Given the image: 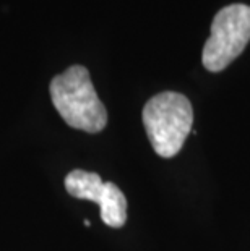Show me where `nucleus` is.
Here are the masks:
<instances>
[{
    "label": "nucleus",
    "mask_w": 250,
    "mask_h": 251,
    "mask_svg": "<svg viewBox=\"0 0 250 251\" xmlns=\"http://www.w3.org/2000/svg\"><path fill=\"white\" fill-rule=\"evenodd\" d=\"M51 99L65 124L77 130L99 133L108 125V112L82 65H73L52 78Z\"/></svg>",
    "instance_id": "obj_1"
},
{
    "label": "nucleus",
    "mask_w": 250,
    "mask_h": 251,
    "mask_svg": "<svg viewBox=\"0 0 250 251\" xmlns=\"http://www.w3.org/2000/svg\"><path fill=\"white\" fill-rule=\"evenodd\" d=\"M250 41V7L232 3L221 8L211 23V34L205 42L201 62L206 70L222 72L242 54Z\"/></svg>",
    "instance_id": "obj_3"
},
{
    "label": "nucleus",
    "mask_w": 250,
    "mask_h": 251,
    "mask_svg": "<svg viewBox=\"0 0 250 251\" xmlns=\"http://www.w3.org/2000/svg\"><path fill=\"white\" fill-rule=\"evenodd\" d=\"M194 109L184 94L166 91L148 100L143 107V125L154 152L164 159L174 157L192 131Z\"/></svg>",
    "instance_id": "obj_2"
},
{
    "label": "nucleus",
    "mask_w": 250,
    "mask_h": 251,
    "mask_svg": "<svg viewBox=\"0 0 250 251\" xmlns=\"http://www.w3.org/2000/svg\"><path fill=\"white\" fill-rule=\"evenodd\" d=\"M68 195L78 200L93 201L101 207V219L106 226L119 228L127 221V200L112 181H103L98 174L72 170L65 177Z\"/></svg>",
    "instance_id": "obj_4"
}]
</instances>
